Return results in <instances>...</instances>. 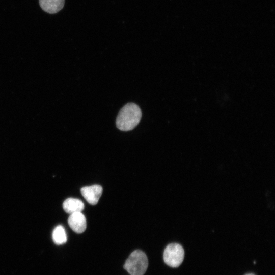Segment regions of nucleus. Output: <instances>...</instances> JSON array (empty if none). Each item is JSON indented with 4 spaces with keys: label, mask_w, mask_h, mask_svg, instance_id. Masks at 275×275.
I'll return each mask as SVG.
<instances>
[{
    "label": "nucleus",
    "mask_w": 275,
    "mask_h": 275,
    "mask_svg": "<svg viewBox=\"0 0 275 275\" xmlns=\"http://www.w3.org/2000/svg\"><path fill=\"white\" fill-rule=\"evenodd\" d=\"M142 112L136 104L129 103L119 111L116 120L117 127L121 131H127L133 129L139 123Z\"/></svg>",
    "instance_id": "f257e3e1"
},
{
    "label": "nucleus",
    "mask_w": 275,
    "mask_h": 275,
    "mask_svg": "<svg viewBox=\"0 0 275 275\" xmlns=\"http://www.w3.org/2000/svg\"><path fill=\"white\" fill-rule=\"evenodd\" d=\"M148 266L146 255L140 250L132 252L126 260L124 268L130 275H144Z\"/></svg>",
    "instance_id": "f03ea898"
},
{
    "label": "nucleus",
    "mask_w": 275,
    "mask_h": 275,
    "mask_svg": "<svg viewBox=\"0 0 275 275\" xmlns=\"http://www.w3.org/2000/svg\"><path fill=\"white\" fill-rule=\"evenodd\" d=\"M184 257V250L179 244L171 243L164 249L163 260L164 262L170 267H178L183 262Z\"/></svg>",
    "instance_id": "7ed1b4c3"
},
{
    "label": "nucleus",
    "mask_w": 275,
    "mask_h": 275,
    "mask_svg": "<svg viewBox=\"0 0 275 275\" xmlns=\"http://www.w3.org/2000/svg\"><path fill=\"white\" fill-rule=\"evenodd\" d=\"M102 187L99 185H93L90 186H85L81 188L80 192L90 204H96L102 193Z\"/></svg>",
    "instance_id": "20e7f679"
},
{
    "label": "nucleus",
    "mask_w": 275,
    "mask_h": 275,
    "mask_svg": "<svg viewBox=\"0 0 275 275\" xmlns=\"http://www.w3.org/2000/svg\"><path fill=\"white\" fill-rule=\"evenodd\" d=\"M68 223L72 230L77 233L84 232L87 227L86 217L81 212L71 214L68 217Z\"/></svg>",
    "instance_id": "39448f33"
},
{
    "label": "nucleus",
    "mask_w": 275,
    "mask_h": 275,
    "mask_svg": "<svg viewBox=\"0 0 275 275\" xmlns=\"http://www.w3.org/2000/svg\"><path fill=\"white\" fill-rule=\"evenodd\" d=\"M40 6L45 12L54 14L64 7L65 0H39Z\"/></svg>",
    "instance_id": "423d86ee"
},
{
    "label": "nucleus",
    "mask_w": 275,
    "mask_h": 275,
    "mask_svg": "<svg viewBox=\"0 0 275 275\" xmlns=\"http://www.w3.org/2000/svg\"><path fill=\"white\" fill-rule=\"evenodd\" d=\"M63 207L66 213L71 214L77 212H81L84 209V204L78 199L69 198L64 201Z\"/></svg>",
    "instance_id": "0eeeda50"
},
{
    "label": "nucleus",
    "mask_w": 275,
    "mask_h": 275,
    "mask_svg": "<svg viewBox=\"0 0 275 275\" xmlns=\"http://www.w3.org/2000/svg\"><path fill=\"white\" fill-rule=\"evenodd\" d=\"M53 242L58 245L63 244L67 241V235L64 228L58 225L54 229L52 234Z\"/></svg>",
    "instance_id": "6e6552de"
},
{
    "label": "nucleus",
    "mask_w": 275,
    "mask_h": 275,
    "mask_svg": "<svg viewBox=\"0 0 275 275\" xmlns=\"http://www.w3.org/2000/svg\"><path fill=\"white\" fill-rule=\"evenodd\" d=\"M246 275H254V274H248Z\"/></svg>",
    "instance_id": "1a4fd4ad"
}]
</instances>
